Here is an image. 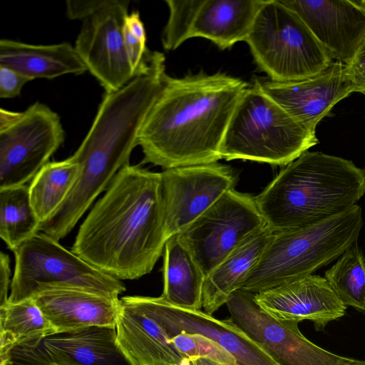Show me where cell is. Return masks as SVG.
<instances>
[{
    "label": "cell",
    "mask_w": 365,
    "mask_h": 365,
    "mask_svg": "<svg viewBox=\"0 0 365 365\" xmlns=\"http://www.w3.org/2000/svg\"><path fill=\"white\" fill-rule=\"evenodd\" d=\"M255 61L274 81L314 76L335 60L304 21L280 0H266L245 41Z\"/></svg>",
    "instance_id": "cell-7"
},
{
    "label": "cell",
    "mask_w": 365,
    "mask_h": 365,
    "mask_svg": "<svg viewBox=\"0 0 365 365\" xmlns=\"http://www.w3.org/2000/svg\"><path fill=\"white\" fill-rule=\"evenodd\" d=\"M170 341L189 359L202 357L221 365H237L232 354L219 344L203 335L180 333L170 339Z\"/></svg>",
    "instance_id": "cell-30"
},
{
    "label": "cell",
    "mask_w": 365,
    "mask_h": 365,
    "mask_svg": "<svg viewBox=\"0 0 365 365\" xmlns=\"http://www.w3.org/2000/svg\"><path fill=\"white\" fill-rule=\"evenodd\" d=\"M325 278L346 307L365 312V257L356 242L325 272Z\"/></svg>",
    "instance_id": "cell-28"
},
{
    "label": "cell",
    "mask_w": 365,
    "mask_h": 365,
    "mask_svg": "<svg viewBox=\"0 0 365 365\" xmlns=\"http://www.w3.org/2000/svg\"><path fill=\"white\" fill-rule=\"evenodd\" d=\"M266 0H201L193 16L191 38L202 37L221 50L245 41Z\"/></svg>",
    "instance_id": "cell-21"
},
{
    "label": "cell",
    "mask_w": 365,
    "mask_h": 365,
    "mask_svg": "<svg viewBox=\"0 0 365 365\" xmlns=\"http://www.w3.org/2000/svg\"><path fill=\"white\" fill-rule=\"evenodd\" d=\"M257 303L275 319L313 322L317 331L342 317L346 306L325 277L309 274L255 294Z\"/></svg>",
    "instance_id": "cell-18"
},
{
    "label": "cell",
    "mask_w": 365,
    "mask_h": 365,
    "mask_svg": "<svg viewBox=\"0 0 365 365\" xmlns=\"http://www.w3.org/2000/svg\"><path fill=\"white\" fill-rule=\"evenodd\" d=\"M225 304L232 322L280 365H349L353 360L309 341L301 333L299 323L272 317L257 303L253 293L237 289Z\"/></svg>",
    "instance_id": "cell-11"
},
{
    "label": "cell",
    "mask_w": 365,
    "mask_h": 365,
    "mask_svg": "<svg viewBox=\"0 0 365 365\" xmlns=\"http://www.w3.org/2000/svg\"><path fill=\"white\" fill-rule=\"evenodd\" d=\"M365 194V170L349 160L305 151L256 197L267 226L280 232L342 213Z\"/></svg>",
    "instance_id": "cell-3"
},
{
    "label": "cell",
    "mask_w": 365,
    "mask_h": 365,
    "mask_svg": "<svg viewBox=\"0 0 365 365\" xmlns=\"http://www.w3.org/2000/svg\"><path fill=\"white\" fill-rule=\"evenodd\" d=\"M168 238L160 173L123 166L93 205L71 251L119 280L149 274Z\"/></svg>",
    "instance_id": "cell-1"
},
{
    "label": "cell",
    "mask_w": 365,
    "mask_h": 365,
    "mask_svg": "<svg viewBox=\"0 0 365 365\" xmlns=\"http://www.w3.org/2000/svg\"><path fill=\"white\" fill-rule=\"evenodd\" d=\"M41 226L28 185L0 189V237L9 250L38 233Z\"/></svg>",
    "instance_id": "cell-27"
},
{
    "label": "cell",
    "mask_w": 365,
    "mask_h": 365,
    "mask_svg": "<svg viewBox=\"0 0 365 365\" xmlns=\"http://www.w3.org/2000/svg\"><path fill=\"white\" fill-rule=\"evenodd\" d=\"M163 292L171 305L200 310L205 276L179 235L168 238L164 248Z\"/></svg>",
    "instance_id": "cell-24"
},
{
    "label": "cell",
    "mask_w": 365,
    "mask_h": 365,
    "mask_svg": "<svg viewBox=\"0 0 365 365\" xmlns=\"http://www.w3.org/2000/svg\"><path fill=\"white\" fill-rule=\"evenodd\" d=\"M187 365H221L219 364L210 359L202 358V357H196V358H190L189 359V362Z\"/></svg>",
    "instance_id": "cell-36"
},
{
    "label": "cell",
    "mask_w": 365,
    "mask_h": 365,
    "mask_svg": "<svg viewBox=\"0 0 365 365\" xmlns=\"http://www.w3.org/2000/svg\"><path fill=\"white\" fill-rule=\"evenodd\" d=\"M349 69L359 92L365 95V38Z\"/></svg>",
    "instance_id": "cell-33"
},
{
    "label": "cell",
    "mask_w": 365,
    "mask_h": 365,
    "mask_svg": "<svg viewBox=\"0 0 365 365\" xmlns=\"http://www.w3.org/2000/svg\"><path fill=\"white\" fill-rule=\"evenodd\" d=\"M124 25L135 37L146 42L145 30L138 11L128 14L125 19Z\"/></svg>",
    "instance_id": "cell-35"
},
{
    "label": "cell",
    "mask_w": 365,
    "mask_h": 365,
    "mask_svg": "<svg viewBox=\"0 0 365 365\" xmlns=\"http://www.w3.org/2000/svg\"><path fill=\"white\" fill-rule=\"evenodd\" d=\"M161 173L167 238L183 232L224 194L237 176L217 162L165 169Z\"/></svg>",
    "instance_id": "cell-13"
},
{
    "label": "cell",
    "mask_w": 365,
    "mask_h": 365,
    "mask_svg": "<svg viewBox=\"0 0 365 365\" xmlns=\"http://www.w3.org/2000/svg\"><path fill=\"white\" fill-rule=\"evenodd\" d=\"M58 115L36 102L0 128V189L26 185L64 141Z\"/></svg>",
    "instance_id": "cell-10"
},
{
    "label": "cell",
    "mask_w": 365,
    "mask_h": 365,
    "mask_svg": "<svg viewBox=\"0 0 365 365\" xmlns=\"http://www.w3.org/2000/svg\"><path fill=\"white\" fill-rule=\"evenodd\" d=\"M33 299L56 332L91 326L116 327L118 297L79 289H52Z\"/></svg>",
    "instance_id": "cell-20"
},
{
    "label": "cell",
    "mask_w": 365,
    "mask_h": 365,
    "mask_svg": "<svg viewBox=\"0 0 365 365\" xmlns=\"http://www.w3.org/2000/svg\"><path fill=\"white\" fill-rule=\"evenodd\" d=\"M349 365H365V361L353 359Z\"/></svg>",
    "instance_id": "cell-37"
},
{
    "label": "cell",
    "mask_w": 365,
    "mask_h": 365,
    "mask_svg": "<svg viewBox=\"0 0 365 365\" xmlns=\"http://www.w3.org/2000/svg\"><path fill=\"white\" fill-rule=\"evenodd\" d=\"M266 225L255 197L232 189L179 236L206 277L245 239Z\"/></svg>",
    "instance_id": "cell-9"
},
{
    "label": "cell",
    "mask_w": 365,
    "mask_h": 365,
    "mask_svg": "<svg viewBox=\"0 0 365 365\" xmlns=\"http://www.w3.org/2000/svg\"><path fill=\"white\" fill-rule=\"evenodd\" d=\"M362 225L361 208L356 205L319 222L273 232L240 289L257 294L312 274L355 244Z\"/></svg>",
    "instance_id": "cell-5"
},
{
    "label": "cell",
    "mask_w": 365,
    "mask_h": 365,
    "mask_svg": "<svg viewBox=\"0 0 365 365\" xmlns=\"http://www.w3.org/2000/svg\"><path fill=\"white\" fill-rule=\"evenodd\" d=\"M129 3L110 0L83 20L74 46L87 71L106 93L119 90L138 75L131 67L123 40Z\"/></svg>",
    "instance_id": "cell-14"
},
{
    "label": "cell",
    "mask_w": 365,
    "mask_h": 365,
    "mask_svg": "<svg viewBox=\"0 0 365 365\" xmlns=\"http://www.w3.org/2000/svg\"><path fill=\"white\" fill-rule=\"evenodd\" d=\"M80 166L73 155L61 161L48 162L31 180L29 195L41 224L47 221L71 191Z\"/></svg>",
    "instance_id": "cell-25"
},
{
    "label": "cell",
    "mask_w": 365,
    "mask_h": 365,
    "mask_svg": "<svg viewBox=\"0 0 365 365\" xmlns=\"http://www.w3.org/2000/svg\"><path fill=\"white\" fill-rule=\"evenodd\" d=\"M224 73L165 76L140 130L142 163L164 170L216 163L234 110L248 88Z\"/></svg>",
    "instance_id": "cell-2"
},
{
    "label": "cell",
    "mask_w": 365,
    "mask_h": 365,
    "mask_svg": "<svg viewBox=\"0 0 365 365\" xmlns=\"http://www.w3.org/2000/svg\"><path fill=\"white\" fill-rule=\"evenodd\" d=\"M254 83L295 120L314 131L336 103L359 92L349 66L336 61L308 78L282 82L259 78Z\"/></svg>",
    "instance_id": "cell-15"
},
{
    "label": "cell",
    "mask_w": 365,
    "mask_h": 365,
    "mask_svg": "<svg viewBox=\"0 0 365 365\" xmlns=\"http://www.w3.org/2000/svg\"><path fill=\"white\" fill-rule=\"evenodd\" d=\"M336 61L349 66L365 38L364 0H280Z\"/></svg>",
    "instance_id": "cell-17"
},
{
    "label": "cell",
    "mask_w": 365,
    "mask_h": 365,
    "mask_svg": "<svg viewBox=\"0 0 365 365\" xmlns=\"http://www.w3.org/2000/svg\"><path fill=\"white\" fill-rule=\"evenodd\" d=\"M115 329L120 344L137 365L188 364L190 359L170 341L138 296L120 299Z\"/></svg>",
    "instance_id": "cell-19"
},
{
    "label": "cell",
    "mask_w": 365,
    "mask_h": 365,
    "mask_svg": "<svg viewBox=\"0 0 365 365\" xmlns=\"http://www.w3.org/2000/svg\"><path fill=\"white\" fill-rule=\"evenodd\" d=\"M138 299L170 339L180 333L201 334L232 354L237 365H280L230 319L220 320L201 310L178 307L161 297L138 296Z\"/></svg>",
    "instance_id": "cell-16"
},
{
    "label": "cell",
    "mask_w": 365,
    "mask_h": 365,
    "mask_svg": "<svg viewBox=\"0 0 365 365\" xmlns=\"http://www.w3.org/2000/svg\"><path fill=\"white\" fill-rule=\"evenodd\" d=\"M273 232L266 225L245 239L206 277L202 308L212 315L240 289L248 274L258 262Z\"/></svg>",
    "instance_id": "cell-23"
},
{
    "label": "cell",
    "mask_w": 365,
    "mask_h": 365,
    "mask_svg": "<svg viewBox=\"0 0 365 365\" xmlns=\"http://www.w3.org/2000/svg\"><path fill=\"white\" fill-rule=\"evenodd\" d=\"M11 284L10 259L7 254L1 252L0 254V306L8 302V290Z\"/></svg>",
    "instance_id": "cell-34"
},
{
    "label": "cell",
    "mask_w": 365,
    "mask_h": 365,
    "mask_svg": "<svg viewBox=\"0 0 365 365\" xmlns=\"http://www.w3.org/2000/svg\"><path fill=\"white\" fill-rule=\"evenodd\" d=\"M0 66L16 70L32 80L79 75L87 71L75 47L68 42L34 45L1 39Z\"/></svg>",
    "instance_id": "cell-22"
},
{
    "label": "cell",
    "mask_w": 365,
    "mask_h": 365,
    "mask_svg": "<svg viewBox=\"0 0 365 365\" xmlns=\"http://www.w3.org/2000/svg\"><path fill=\"white\" fill-rule=\"evenodd\" d=\"M170 14L163 29L162 43L167 51H173L191 38L193 16L200 0H166Z\"/></svg>",
    "instance_id": "cell-29"
},
{
    "label": "cell",
    "mask_w": 365,
    "mask_h": 365,
    "mask_svg": "<svg viewBox=\"0 0 365 365\" xmlns=\"http://www.w3.org/2000/svg\"><path fill=\"white\" fill-rule=\"evenodd\" d=\"M30 81L32 79L19 71L0 66V97L11 98L19 96L24 86Z\"/></svg>",
    "instance_id": "cell-31"
},
{
    "label": "cell",
    "mask_w": 365,
    "mask_h": 365,
    "mask_svg": "<svg viewBox=\"0 0 365 365\" xmlns=\"http://www.w3.org/2000/svg\"><path fill=\"white\" fill-rule=\"evenodd\" d=\"M110 0L98 1H67L66 11L70 19L85 20L102 8L106 6Z\"/></svg>",
    "instance_id": "cell-32"
},
{
    "label": "cell",
    "mask_w": 365,
    "mask_h": 365,
    "mask_svg": "<svg viewBox=\"0 0 365 365\" xmlns=\"http://www.w3.org/2000/svg\"><path fill=\"white\" fill-rule=\"evenodd\" d=\"M139 134L138 122L128 113L112 108L98 110L73 155L80 166L77 180L61 205L41 224L40 232L57 241L71 232L118 171L129 164Z\"/></svg>",
    "instance_id": "cell-4"
},
{
    "label": "cell",
    "mask_w": 365,
    "mask_h": 365,
    "mask_svg": "<svg viewBox=\"0 0 365 365\" xmlns=\"http://www.w3.org/2000/svg\"><path fill=\"white\" fill-rule=\"evenodd\" d=\"M316 132L295 120L255 83L231 117L222 143V159L287 165L318 143Z\"/></svg>",
    "instance_id": "cell-6"
},
{
    "label": "cell",
    "mask_w": 365,
    "mask_h": 365,
    "mask_svg": "<svg viewBox=\"0 0 365 365\" xmlns=\"http://www.w3.org/2000/svg\"><path fill=\"white\" fill-rule=\"evenodd\" d=\"M56 333L33 298L0 306V355L12 346Z\"/></svg>",
    "instance_id": "cell-26"
},
{
    "label": "cell",
    "mask_w": 365,
    "mask_h": 365,
    "mask_svg": "<svg viewBox=\"0 0 365 365\" xmlns=\"http://www.w3.org/2000/svg\"><path fill=\"white\" fill-rule=\"evenodd\" d=\"M0 365H137L115 327L91 326L21 343L0 356Z\"/></svg>",
    "instance_id": "cell-12"
},
{
    "label": "cell",
    "mask_w": 365,
    "mask_h": 365,
    "mask_svg": "<svg viewBox=\"0 0 365 365\" xmlns=\"http://www.w3.org/2000/svg\"><path fill=\"white\" fill-rule=\"evenodd\" d=\"M15 266L8 302L33 298L52 289L84 290L118 297L124 284L94 267L58 241L38 232L14 252Z\"/></svg>",
    "instance_id": "cell-8"
}]
</instances>
